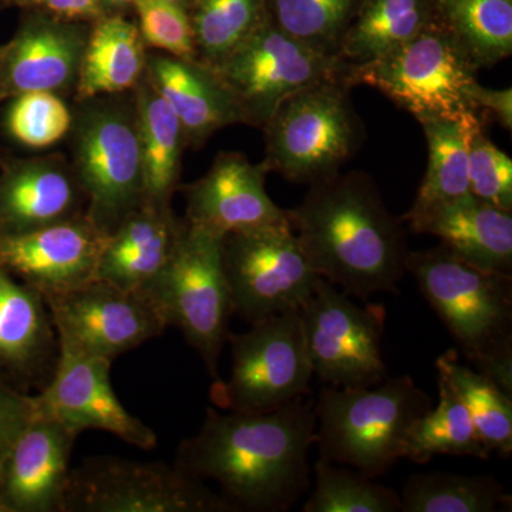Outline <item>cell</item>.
<instances>
[{"mask_svg":"<svg viewBox=\"0 0 512 512\" xmlns=\"http://www.w3.org/2000/svg\"><path fill=\"white\" fill-rule=\"evenodd\" d=\"M315 403L305 396L269 413L207 409L195 436L178 447L175 467L215 481L234 511L289 510L311 484Z\"/></svg>","mask_w":512,"mask_h":512,"instance_id":"1","label":"cell"},{"mask_svg":"<svg viewBox=\"0 0 512 512\" xmlns=\"http://www.w3.org/2000/svg\"><path fill=\"white\" fill-rule=\"evenodd\" d=\"M286 218L313 271L346 295L366 302L399 289L410 251L406 232L370 175L338 173L312 184Z\"/></svg>","mask_w":512,"mask_h":512,"instance_id":"2","label":"cell"},{"mask_svg":"<svg viewBox=\"0 0 512 512\" xmlns=\"http://www.w3.org/2000/svg\"><path fill=\"white\" fill-rule=\"evenodd\" d=\"M406 271L467 362L512 396V278L468 264L450 249L409 251Z\"/></svg>","mask_w":512,"mask_h":512,"instance_id":"3","label":"cell"},{"mask_svg":"<svg viewBox=\"0 0 512 512\" xmlns=\"http://www.w3.org/2000/svg\"><path fill=\"white\" fill-rule=\"evenodd\" d=\"M431 406L433 399L410 376L375 386L322 387L315 403L320 458L383 476L404 457L410 427Z\"/></svg>","mask_w":512,"mask_h":512,"instance_id":"4","label":"cell"},{"mask_svg":"<svg viewBox=\"0 0 512 512\" xmlns=\"http://www.w3.org/2000/svg\"><path fill=\"white\" fill-rule=\"evenodd\" d=\"M478 70L439 20L379 59L350 66L348 82L379 90L419 123L463 120L481 117L468 96L470 87L478 82Z\"/></svg>","mask_w":512,"mask_h":512,"instance_id":"5","label":"cell"},{"mask_svg":"<svg viewBox=\"0 0 512 512\" xmlns=\"http://www.w3.org/2000/svg\"><path fill=\"white\" fill-rule=\"evenodd\" d=\"M348 80H329L286 99L266 121L265 160L293 183L315 184L339 173L356 153L363 126Z\"/></svg>","mask_w":512,"mask_h":512,"instance_id":"6","label":"cell"},{"mask_svg":"<svg viewBox=\"0 0 512 512\" xmlns=\"http://www.w3.org/2000/svg\"><path fill=\"white\" fill-rule=\"evenodd\" d=\"M221 244L222 237L184 220L170 262L143 295L165 325L183 332L215 380L234 315Z\"/></svg>","mask_w":512,"mask_h":512,"instance_id":"7","label":"cell"},{"mask_svg":"<svg viewBox=\"0 0 512 512\" xmlns=\"http://www.w3.org/2000/svg\"><path fill=\"white\" fill-rule=\"evenodd\" d=\"M73 119L77 183L86 195L87 220L109 235L144 202L143 163L136 104L90 99Z\"/></svg>","mask_w":512,"mask_h":512,"instance_id":"8","label":"cell"},{"mask_svg":"<svg viewBox=\"0 0 512 512\" xmlns=\"http://www.w3.org/2000/svg\"><path fill=\"white\" fill-rule=\"evenodd\" d=\"M231 373L215 380L212 403L225 412L269 413L305 396L313 369L306 350L299 309L252 323L228 336Z\"/></svg>","mask_w":512,"mask_h":512,"instance_id":"9","label":"cell"},{"mask_svg":"<svg viewBox=\"0 0 512 512\" xmlns=\"http://www.w3.org/2000/svg\"><path fill=\"white\" fill-rule=\"evenodd\" d=\"M349 67L339 57L323 55L286 35L268 15L244 43L210 69L231 94L244 124L262 128L293 94L329 80H348Z\"/></svg>","mask_w":512,"mask_h":512,"instance_id":"10","label":"cell"},{"mask_svg":"<svg viewBox=\"0 0 512 512\" xmlns=\"http://www.w3.org/2000/svg\"><path fill=\"white\" fill-rule=\"evenodd\" d=\"M221 249L234 313L251 325L301 308L320 281L288 220L231 232Z\"/></svg>","mask_w":512,"mask_h":512,"instance_id":"11","label":"cell"},{"mask_svg":"<svg viewBox=\"0 0 512 512\" xmlns=\"http://www.w3.org/2000/svg\"><path fill=\"white\" fill-rule=\"evenodd\" d=\"M234 511L201 480L177 467L101 456L70 470L64 512Z\"/></svg>","mask_w":512,"mask_h":512,"instance_id":"12","label":"cell"},{"mask_svg":"<svg viewBox=\"0 0 512 512\" xmlns=\"http://www.w3.org/2000/svg\"><path fill=\"white\" fill-rule=\"evenodd\" d=\"M313 375L333 387L375 386L387 379L382 355L384 309L359 305L320 278L299 308Z\"/></svg>","mask_w":512,"mask_h":512,"instance_id":"13","label":"cell"},{"mask_svg":"<svg viewBox=\"0 0 512 512\" xmlns=\"http://www.w3.org/2000/svg\"><path fill=\"white\" fill-rule=\"evenodd\" d=\"M45 299L59 348L110 362L168 328L143 296L100 279Z\"/></svg>","mask_w":512,"mask_h":512,"instance_id":"14","label":"cell"},{"mask_svg":"<svg viewBox=\"0 0 512 512\" xmlns=\"http://www.w3.org/2000/svg\"><path fill=\"white\" fill-rule=\"evenodd\" d=\"M52 379L35 397L36 412L62 421L72 429L101 430L131 446L153 450L157 434L128 412L110 379V360L59 348Z\"/></svg>","mask_w":512,"mask_h":512,"instance_id":"15","label":"cell"},{"mask_svg":"<svg viewBox=\"0 0 512 512\" xmlns=\"http://www.w3.org/2000/svg\"><path fill=\"white\" fill-rule=\"evenodd\" d=\"M106 237L86 215L22 234H0V268L46 298L94 279Z\"/></svg>","mask_w":512,"mask_h":512,"instance_id":"16","label":"cell"},{"mask_svg":"<svg viewBox=\"0 0 512 512\" xmlns=\"http://www.w3.org/2000/svg\"><path fill=\"white\" fill-rule=\"evenodd\" d=\"M79 434L62 421L35 413L0 468V498L9 512H64Z\"/></svg>","mask_w":512,"mask_h":512,"instance_id":"17","label":"cell"},{"mask_svg":"<svg viewBox=\"0 0 512 512\" xmlns=\"http://www.w3.org/2000/svg\"><path fill=\"white\" fill-rule=\"evenodd\" d=\"M268 168L239 153H221L200 180L187 185L185 221L218 237L288 220L265 188Z\"/></svg>","mask_w":512,"mask_h":512,"instance_id":"18","label":"cell"},{"mask_svg":"<svg viewBox=\"0 0 512 512\" xmlns=\"http://www.w3.org/2000/svg\"><path fill=\"white\" fill-rule=\"evenodd\" d=\"M87 37L86 30L60 18L26 20L8 45L0 47V101L76 87Z\"/></svg>","mask_w":512,"mask_h":512,"instance_id":"19","label":"cell"},{"mask_svg":"<svg viewBox=\"0 0 512 512\" xmlns=\"http://www.w3.org/2000/svg\"><path fill=\"white\" fill-rule=\"evenodd\" d=\"M59 353L45 296L0 268V382L25 393L42 390Z\"/></svg>","mask_w":512,"mask_h":512,"instance_id":"20","label":"cell"},{"mask_svg":"<svg viewBox=\"0 0 512 512\" xmlns=\"http://www.w3.org/2000/svg\"><path fill=\"white\" fill-rule=\"evenodd\" d=\"M86 195L60 158L16 161L0 174V234H22L82 217Z\"/></svg>","mask_w":512,"mask_h":512,"instance_id":"21","label":"cell"},{"mask_svg":"<svg viewBox=\"0 0 512 512\" xmlns=\"http://www.w3.org/2000/svg\"><path fill=\"white\" fill-rule=\"evenodd\" d=\"M183 224L171 207L143 202L107 235L94 279L143 296L170 262Z\"/></svg>","mask_w":512,"mask_h":512,"instance_id":"22","label":"cell"},{"mask_svg":"<svg viewBox=\"0 0 512 512\" xmlns=\"http://www.w3.org/2000/svg\"><path fill=\"white\" fill-rule=\"evenodd\" d=\"M146 77L180 120L187 146L200 147L221 128L244 124L231 94L200 60L147 56Z\"/></svg>","mask_w":512,"mask_h":512,"instance_id":"23","label":"cell"},{"mask_svg":"<svg viewBox=\"0 0 512 512\" xmlns=\"http://www.w3.org/2000/svg\"><path fill=\"white\" fill-rule=\"evenodd\" d=\"M413 232L440 239L468 264L511 275L512 215L468 194L406 221Z\"/></svg>","mask_w":512,"mask_h":512,"instance_id":"24","label":"cell"},{"mask_svg":"<svg viewBox=\"0 0 512 512\" xmlns=\"http://www.w3.org/2000/svg\"><path fill=\"white\" fill-rule=\"evenodd\" d=\"M146 45L140 30L123 16L97 20L87 37L76 94L80 101L134 90L147 67Z\"/></svg>","mask_w":512,"mask_h":512,"instance_id":"25","label":"cell"},{"mask_svg":"<svg viewBox=\"0 0 512 512\" xmlns=\"http://www.w3.org/2000/svg\"><path fill=\"white\" fill-rule=\"evenodd\" d=\"M136 113L143 163L144 202L171 207L185 136L180 120L144 74L136 89Z\"/></svg>","mask_w":512,"mask_h":512,"instance_id":"26","label":"cell"},{"mask_svg":"<svg viewBox=\"0 0 512 512\" xmlns=\"http://www.w3.org/2000/svg\"><path fill=\"white\" fill-rule=\"evenodd\" d=\"M420 124L429 144V165L412 208L404 215L403 221L413 220L470 194L468 164L471 143L478 131L484 130L481 117L433 119Z\"/></svg>","mask_w":512,"mask_h":512,"instance_id":"27","label":"cell"},{"mask_svg":"<svg viewBox=\"0 0 512 512\" xmlns=\"http://www.w3.org/2000/svg\"><path fill=\"white\" fill-rule=\"evenodd\" d=\"M439 20L434 0H360L339 59L350 66L373 62Z\"/></svg>","mask_w":512,"mask_h":512,"instance_id":"28","label":"cell"},{"mask_svg":"<svg viewBox=\"0 0 512 512\" xmlns=\"http://www.w3.org/2000/svg\"><path fill=\"white\" fill-rule=\"evenodd\" d=\"M437 375L466 407L488 453H512V396L490 377L460 362L456 350L436 360Z\"/></svg>","mask_w":512,"mask_h":512,"instance_id":"29","label":"cell"},{"mask_svg":"<svg viewBox=\"0 0 512 512\" xmlns=\"http://www.w3.org/2000/svg\"><path fill=\"white\" fill-rule=\"evenodd\" d=\"M440 22L478 67L512 55V0H434Z\"/></svg>","mask_w":512,"mask_h":512,"instance_id":"30","label":"cell"},{"mask_svg":"<svg viewBox=\"0 0 512 512\" xmlns=\"http://www.w3.org/2000/svg\"><path fill=\"white\" fill-rule=\"evenodd\" d=\"M437 387L439 404L414 421L407 434L403 458L419 464L441 454L487 460L490 453L481 443L464 404L440 377Z\"/></svg>","mask_w":512,"mask_h":512,"instance_id":"31","label":"cell"},{"mask_svg":"<svg viewBox=\"0 0 512 512\" xmlns=\"http://www.w3.org/2000/svg\"><path fill=\"white\" fill-rule=\"evenodd\" d=\"M400 500L404 512H494L511 498L494 477L430 471L410 477Z\"/></svg>","mask_w":512,"mask_h":512,"instance_id":"32","label":"cell"},{"mask_svg":"<svg viewBox=\"0 0 512 512\" xmlns=\"http://www.w3.org/2000/svg\"><path fill=\"white\" fill-rule=\"evenodd\" d=\"M360 0H266L276 28L323 55L339 57L340 45Z\"/></svg>","mask_w":512,"mask_h":512,"instance_id":"33","label":"cell"},{"mask_svg":"<svg viewBox=\"0 0 512 512\" xmlns=\"http://www.w3.org/2000/svg\"><path fill=\"white\" fill-rule=\"evenodd\" d=\"M190 16L200 62L212 66L268 19L266 0H197Z\"/></svg>","mask_w":512,"mask_h":512,"instance_id":"34","label":"cell"},{"mask_svg":"<svg viewBox=\"0 0 512 512\" xmlns=\"http://www.w3.org/2000/svg\"><path fill=\"white\" fill-rule=\"evenodd\" d=\"M313 470L315 490L303 505L305 512L402 511V500L396 491L353 468L319 458Z\"/></svg>","mask_w":512,"mask_h":512,"instance_id":"35","label":"cell"},{"mask_svg":"<svg viewBox=\"0 0 512 512\" xmlns=\"http://www.w3.org/2000/svg\"><path fill=\"white\" fill-rule=\"evenodd\" d=\"M73 113L56 93L33 92L12 97L3 127L13 141L29 148L55 146L70 133Z\"/></svg>","mask_w":512,"mask_h":512,"instance_id":"36","label":"cell"},{"mask_svg":"<svg viewBox=\"0 0 512 512\" xmlns=\"http://www.w3.org/2000/svg\"><path fill=\"white\" fill-rule=\"evenodd\" d=\"M144 45L184 60H198L194 30L184 6L170 0H134Z\"/></svg>","mask_w":512,"mask_h":512,"instance_id":"37","label":"cell"},{"mask_svg":"<svg viewBox=\"0 0 512 512\" xmlns=\"http://www.w3.org/2000/svg\"><path fill=\"white\" fill-rule=\"evenodd\" d=\"M468 187L477 200L512 212V160L485 137L484 130L471 143Z\"/></svg>","mask_w":512,"mask_h":512,"instance_id":"38","label":"cell"},{"mask_svg":"<svg viewBox=\"0 0 512 512\" xmlns=\"http://www.w3.org/2000/svg\"><path fill=\"white\" fill-rule=\"evenodd\" d=\"M33 394L0 382V468L26 424L35 416Z\"/></svg>","mask_w":512,"mask_h":512,"instance_id":"39","label":"cell"},{"mask_svg":"<svg viewBox=\"0 0 512 512\" xmlns=\"http://www.w3.org/2000/svg\"><path fill=\"white\" fill-rule=\"evenodd\" d=\"M471 104L481 117L493 116L498 123L511 131L512 128V90L487 89L476 82L468 90Z\"/></svg>","mask_w":512,"mask_h":512,"instance_id":"40","label":"cell"},{"mask_svg":"<svg viewBox=\"0 0 512 512\" xmlns=\"http://www.w3.org/2000/svg\"><path fill=\"white\" fill-rule=\"evenodd\" d=\"M20 6L39 8L64 20H99L103 15L101 0H8Z\"/></svg>","mask_w":512,"mask_h":512,"instance_id":"41","label":"cell"},{"mask_svg":"<svg viewBox=\"0 0 512 512\" xmlns=\"http://www.w3.org/2000/svg\"><path fill=\"white\" fill-rule=\"evenodd\" d=\"M134 0H101V5L103 8L110 9H123L127 8V6L133 5Z\"/></svg>","mask_w":512,"mask_h":512,"instance_id":"42","label":"cell"},{"mask_svg":"<svg viewBox=\"0 0 512 512\" xmlns=\"http://www.w3.org/2000/svg\"><path fill=\"white\" fill-rule=\"evenodd\" d=\"M170 2L177 3V5L181 6H188V5H194L197 0H170Z\"/></svg>","mask_w":512,"mask_h":512,"instance_id":"43","label":"cell"},{"mask_svg":"<svg viewBox=\"0 0 512 512\" xmlns=\"http://www.w3.org/2000/svg\"><path fill=\"white\" fill-rule=\"evenodd\" d=\"M0 512H9L8 508H6V505L3 504L2 498H0Z\"/></svg>","mask_w":512,"mask_h":512,"instance_id":"44","label":"cell"}]
</instances>
